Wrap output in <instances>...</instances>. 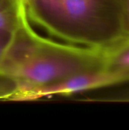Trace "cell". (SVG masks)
<instances>
[{
  "label": "cell",
  "instance_id": "obj_2",
  "mask_svg": "<svg viewBox=\"0 0 129 130\" xmlns=\"http://www.w3.org/2000/svg\"><path fill=\"white\" fill-rule=\"evenodd\" d=\"M29 20L72 44L106 50L127 36L116 0H25Z\"/></svg>",
  "mask_w": 129,
  "mask_h": 130
},
{
  "label": "cell",
  "instance_id": "obj_5",
  "mask_svg": "<svg viewBox=\"0 0 129 130\" xmlns=\"http://www.w3.org/2000/svg\"><path fill=\"white\" fill-rule=\"evenodd\" d=\"M104 68L125 77L129 82V35L105 51Z\"/></svg>",
  "mask_w": 129,
  "mask_h": 130
},
{
  "label": "cell",
  "instance_id": "obj_3",
  "mask_svg": "<svg viewBox=\"0 0 129 130\" xmlns=\"http://www.w3.org/2000/svg\"><path fill=\"white\" fill-rule=\"evenodd\" d=\"M126 82H129L125 77L103 67L83 72L61 83L45 88L36 94L34 99L48 95H68Z\"/></svg>",
  "mask_w": 129,
  "mask_h": 130
},
{
  "label": "cell",
  "instance_id": "obj_1",
  "mask_svg": "<svg viewBox=\"0 0 129 130\" xmlns=\"http://www.w3.org/2000/svg\"><path fill=\"white\" fill-rule=\"evenodd\" d=\"M105 51L44 38L34 31L27 18L14 33L0 69L19 81L17 100H33L45 88L104 67Z\"/></svg>",
  "mask_w": 129,
  "mask_h": 130
},
{
  "label": "cell",
  "instance_id": "obj_8",
  "mask_svg": "<svg viewBox=\"0 0 129 130\" xmlns=\"http://www.w3.org/2000/svg\"><path fill=\"white\" fill-rule=\"evenodd\" d=\"M14 34L0 30V64L8 50Z\"/></svg>",
  "mask_w": 129,
  "mask_h": 130
},
{
  "label": "cell",
  "instance_id": "obj_4",
  "mask_svg": "<svg viewBox=\"0 0 129 130\" xmlns=\"http://www.w3.org/2000/svg\"><path fill=\"white\" fill-rule=\"evenodd\" d=\"M25 0H0V30L14 34L27 18Z\"/></svg>",
  "mask_w": 129,
  "mask_h": 130
},
{
  "label": "cell",
  "instance_id": "obj_6",
  "mask_svg": "<svg viewBox=\"0 0 129 130\" xmlns=\"http://www.w3.org/2000/svg\"><path fill=\"white\" fill-rule=\"evenodd\" d=\"M21 84L17 78L0 69V100H17Z\"/></svg>",
  "mask_w": 129,
  "mask_h": 130
},
{
  "label": "cell",
  "instance_id": "obj_7",
  "mask_svg": "<svg viewBox=\"0 0 129 130\" xmlns=\"http://www.w3.org/2000/svg\"><path fill=\"white\" fill-rule=\"evenodd\" d=\"M121 14L124 31L129 35V0H116Z\"/></svg>",
  "mask_w": 129,
  "mask_h": 130
}]
</instances>
